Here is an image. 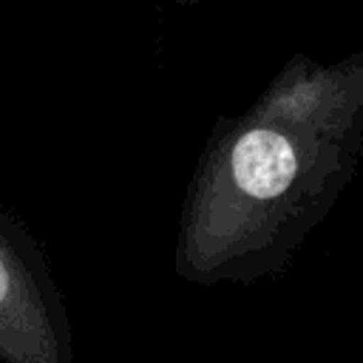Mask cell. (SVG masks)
<instances>
[{
    "label": "cell",
    "mask_w": 363,
    "mask_h": 363,
    "mask_svg": "<svg viewBox=\"0 0 363 363\" xmlns=\"http://www.w3.org/2000/svg\"><path fill=\"white\" fill-rule=\"evenodd\" d=\"M363 150V51L292 54L238 116H218L190 176L173 269L196 286L286 272Z\"/></svg>",
    "instance_id": "obj_1"
},
{
    "label": "cell",
    "mask_w": 363,
    "mask_h": 363,
    "mask_svg": "<svg viewBox=\"0 0 363 363\" xmlns=\"http://www.w3.org/2000/svg\"><path fill=\"white\" fill-rule=\"evenodd\" d=\"M0 363H74V329L48 255L3 204Z\"/></svg>",
    "instance_id": "obj_2"
},
{
    "label": "cell",
    "mask_w": 363,
    "mask_h": 363,
    "mask_svg": "<svg viewBox=\"0 0 363 363\" xmlns=\"http://www.w3.org/2000/svg\"><path fill=\"white\" fill-rule=\"evenodd\" d=\"M176 9H190V6H196V3H201V0H170Z\"/></svg>",
    "instance_id": "obj_3"
}]
</instances>
